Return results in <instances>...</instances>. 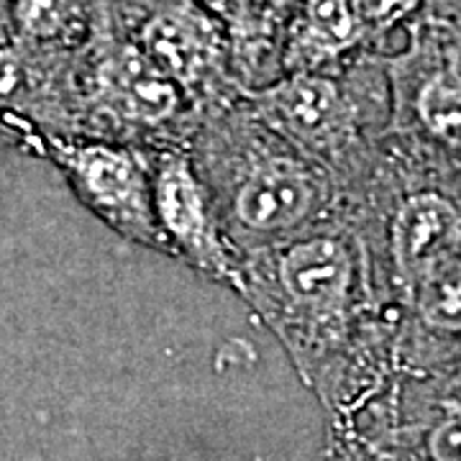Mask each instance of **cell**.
Instances as JSON below:
<instances>
[{"label":"cell","instance_id":"1","mask_svg":"<svg viewBox=\"0 0 461 461\" xmlns=\"http://www.w3.org/2000/svg\"><path fill=\"white\" fill-rule=\"evenodd\" d=\"M185 149L239 257L295 239L341 213L339 182L272 131L244 90L203 115Z\"/></svg>","mask_w":461,"mask_h":461},{"label":"cell","instance_id":"2","mask_svg":"<svg viewBox=\"0 0 461 461\" xmlns=\"http://www.w3.org/2000/svg\"><path fill=\"white\" fill-rule=\"evenodd\" d=\"M364 264L341 213L295 239L239 257V295L323 400L341 384V362L366 297Z\"/></svg>","mask_w":461,"mask_h":461},{"label":"cell","instance_id":"3","mask_svg":"<svg viewBox=\"0 0 461 461\" xmlns=\"http://www.w3.org/2000/svg\"><path fill=\"white\" fill-rule=\"evenodd\" d=\"M75 83L80 139L185 147L200 121L180 85L95 14L85 44L75 51Z\"/></svg>","mask_w":461,"mask_h":461},{"label":"cell","instance_id":"4","mask_svg":"<svg viewBox=\"0 0 461 461\" xmlns=\"http://www.w3.org/2000/svg\"><path fill=\"white\" fill-rule=\"evenodd\" d=\"M93 14L180 85L198 118L241 95L226 29L198 0H95Z\"/></svg>","mask_w":461,"mask_h":461},{"label":"cell","instance_id":"5","mask_svg":"<svg viewBox=\"0 0 461 461\" xmlns=\"http://www.w3.org/2000/svg\"><path fill=\"white\" fill-rule=\"evenodd\" d=\"M32 151L65 175L72 193L108 229L169 257L154 215L149 149L80 136H41Z\"/></svg>","mask_w":461,"mask_h":461},{"label":"cell","instance_id":"6","mask_svg":"<svg viewBox=\"0 0 461 461\" xmlns=\"http://www.w3.org/2000/svg\"><path fill=\"white\" fill-rule=\"evenodd\" d=\"M244 98L272 131L341 185L359 149L364 123L362 100L346 75H282L262 87L244 90Z\"/></svg>","mask_w":461,"mask_h":461},{"label":"cell","instance_id":"7","mask_svg":"<svg viewBox=\"0 0 461 461\" xmlns=\"http://www.w3.org/2000/svg\"><path fill=\"white\" fill-rule=\"evenodd\" d=\"M154 215L172 259L193 267L208 280L241 290L239 254L215 213L213 198L200 180L185 147L149 149Z\"/></svg>","mask_w":461,"mask_h":461},{"label":"cell","instance_id":"8","mask_svg":"<svg viewBox=\"0 0 461 461\" xmlns=\"http://www.w3.org/2000/svg\"><path fill=\"white\" fill-rule=\"evenodd\" d=\"M387 254L405 293L461 262V208L433 187L400 195L387 221Z\"/></svg>","mask_w":461,"mask_h":461},{"label":"cell","instance_id":"9","mask_svg":"<svg viewBox=\"0 0 461 461\" xmlns=\"http://www.w3.org/2000/svg\"><path fill=\"white\" fill-rule=\"evenodd\" d=\"M364 44L351 0H293L282 23L280 72H333Z\"/></svg>","mask_w":461,"mask_h":461},{"label":"cell","instance_id":"10","mask_svg":"<svg viewBox=\"0 0 461 461\" xmlns=\"http://www.w3.org/2000/svg\"><path fill=\"white\" fill-rule=\"evenodd\" d=\"M420 59H405L400 69L412 123L441 147L461 154V62L441 50Z\"/></svg>","mask_w":461,"mask_h":461},{"label":"cell","instance_id":"11","mask_svg":"<svg viewBox=\"0 0 461 461\" xmlns=\"http://www.w3.org/2000/svg\"><path fill=\"white\" fill-rule=\"evenodd\" d=\"M14 36L54 47L80 50L90 33L95 0H8Z\"/></svg>","mask_w":461,"mask_h":461},{"label":"cell","instance_id":"12","mask_svg":"<svg viewBox=\"0 0 461 461\" xmlns=\"http://www.w3.org/2000/svg\"><path fill=\"white\" fill-rule=\"evenodd\" d=\"M412 315L433 333H461V262L436 272L411 293Z\"/></svg>","mask_w":461,"mask_h":461},{"label":"cell","instance_id":"13","mask_svg":"<svg viewBox=\"0 0 461 461\" xmlns=\"http://www.w3.org/2000/svg\"><path fill=\"white\" fill-rule=\"evenodd\" d=\"M423 0H351V8L362 23L366 41L387 36L418 14Z\"/></svg>","mask_w":461,"mask_h":461},{"label":"cell","instance_id":"14","mask_svg":"<svg viewBox=\"0 0 461 461\" xmlns=\"http://www.w3.org/2000/svg\"><path fill=\"white\" fill-rule=\"evenodd\" d=\"M426 446L433 461H461V418H446L433 426Z\"/></svg>","mask_w":461,"mask_h":461},{"label":"cell","instance_id":"15","mask_svg":"<svg viewBox=\"0 0 461 461\" xmlns=\"http://www.w3.org/2000/svg\"><path fill=\"white\" fill-rule=\"evenodd\" d=\"M14 26H11V11H8V0H0V47L11 39Z\"/></svg>","mask_w":461,"mask_h":461},{"label":"cell","instance_id":"16","mask_svg":"<svg viewBox=\"0 0 461 461\" xmlns=\"http://www.w3.org/2000/svg\"><path fill=\"white\" fill-rule=\"evenodd\" d=\"M277 3H280L282 8H287V11H290V5H293V0H277Z\"/></svg>","mask_w":461,"mask_h":461}]
</instances>
